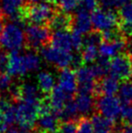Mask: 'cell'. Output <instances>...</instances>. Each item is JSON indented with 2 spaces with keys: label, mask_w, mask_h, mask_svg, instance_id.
<instances>
[{
  "label": "cell",
  "mask_w": 132,
  "mask_h": 133,
  "mask_svg": "<svg viewBox=\"0 0 132 133\" xmlns=\"http://www.w3.org/2000/svg\"><path fill=\"white\" fill-rule=\"evenodd\" d=\"M56 12L57 9L54 8L50 4L41 2L37 4H26L22 8V15L24 19L33 24L40 25H48Z\"/></svg>",
  "instance_id": "1"
},
{
  "label": "cell",
  "mask_w": 132,
  "mask_h": 133,
  "mask_svg": "<svg viewBox=\"0 0 132 133\" xmlns=\"http://www.w3.org/2000/svg\"><path fill=\"white\" fill-rule=\"evenodd\" d=\"M0 43L10 52L19 51L25 43V33L22 31L21 24L13 22L4 26L0 33Z\"/></svg>",
  "instance_id": "2"
},
{
  "label": "cell",
  "mask_w": 132,
  "mask_h": 133,
  "mask_svg": "<svg viewBox=\"0 0 132 133\" xmlns=\"http://www.w3.org/2000/svg\"><path fill=\"white\" fill-rule=\"evenodd\" d=\"M26 46L31 49L43 48L51 41V29L49 26L33 24L26 26L25 28Z\"/></svg>",
  "instance_id": "3"
},
{
  "label": "cell",
  "mask_w": 132,
  "mask_h": 133,
  "mask_svg": "<svg viewBox=\"0 0 132 133\" xmlns=\"http://www.w3.org/2000/svg\"><path fill=\"white\" fill-rule=\"evenodd\" d=\"M39 116V104H29L21 101L16 106V122L24 128H33Z\"/></svg>",
  "instance_id": "4"
},
{
  "label": "cell",
  "mask_w": 132,
  "mask_h": 133,
  "mask_svg": "<svg viewBox=\"0 0 132 133\" xmlns=\"http://www.w3.org/2000/svg\"><path fill=\"white\" fill-rule=\"evenodd\" d=\"M90 17L93 28L100 32L118 26L120 19H117V15L113 12V10L96 8L94 11L91 12Z\"/></svg>",
  "instance_id": "5"
},
{
  "label": "cell",
  "mask_w": 132,
  "mask_h": 133,
  "mask_svg": "<svg viewBox=\"0 0 132 133\" xmlns=\"http://www.w3.org/2000/svg\"><path fill=\"white\" fill-rule=\"evenodd\" d=\"M132 70V55L130 54H121L114 56L110 60L109 71L112 76L117 80L126 81L130 78Z\"/></svg>",
  "instance_id": "6"
},
{
  "label": "cell",
  "mask_w": 132,
  "mask_h": 133,
  "mask_svg": "<svg viewBox=\"0 0 132 133\" xmlns=\"http://www.w3.org/2000/svg\"><path fill=\"white\" fill-rule=\"evenodd\" d=\"M41 55L46 61L54 64L55 66L60 69L66 68L71 65L74 58V56L71 54V52L63 51L60 49L55 48L52 46L48 47L47 45L42 48Z\"/></svg>",
  "instance_id": "7"
},
{
  "label": "cell",
  "mask_w": 132,
  "mask_h": 133,
  "mask_svg": "<svg viewBox=\"0 0 132 133\" xmlns=\"http://www.w3.org/2000/svg\"><path fill=\"white\" fill-rule=\"evenodd\" d=\"M95 105L99 114L106 118L116 119L118 116H121V100L114 95H100Z\"/></svg>",
  "instance_id": "8"
},
{
  "label": "cell",
  "mask_w": 132,
  "mask_h": 133,
  "mask_svg": "<svg viewBox=\"0 0 132 133\" xmlns=\"http://www.w3.org/2000/svg\"><path fill=\"white\" fill-rule=\"evenodd\" d=\"M39 88L37 89L32 84H23L22 85L12 89L11 93L14 100H18L29 104L38 105L40 103L41 98L39 96Z\"/></svg>",
  "instance_id": "9"
},
{
  "label": "cell",
  "mask_w": 132,
  "mask_h": 133,
  "mask_svg": "<svg viewBox=\"0 0 132 133\" xmlns=\"http://www.w3.org/2000/svg\"><path fill=\"white\" fill-rule=\"evenodd\" d=\"M78 81V90L79 92L84 93H94L96 83L95 76L92 71L91 66L82 65L76 71Z\"/></svg>",
  "instance_id": "10"
},
{
  "label": "cell",
  "mask_w": 132,
  "mask_h": 133,
  "mask_svg": "<svg viewBox=\"0 0 132 133\" xmlns=\"http://www.w3.org/2000/svg\"><path fill=\"white\" fill-rule=\"evenodd\" d=\"M26 0H0V12L3 16L9 17L14 22L22 23L24 19L22 10L25 6Z\"/></svg>",
  "instance_id": "11"
},
{
  "label": "cell",
  "mask_w": 132,
  "mask_h": 133,
  "mask_svg": "<svg viewBox=\"0 0 132 133\" xmlns=\"http://www.w3.org/2000/svg\"><path fill=\"white\" fill-rule=\"evenodd\" d=\"M28 72L25 65L24 57L22 55H19L18 52H11L9 55L7 73L14 77H22Z\"/></svg>",
  "instance_id": "12"
},
{
  "label": "cell",
  "mask_w": 132,
  "mask_h": 133,
  "mask_svg": "<svg viewBox=\"0 0 132 133\" xmlns=\"http://www.w3.org/2000/svg\"><path fill=\"white\" fill-rule=\"evenodd\" d=\"M58 87L73 95L78 89V81L76 72L69 68H63L58 75Z\"/></svg>",
  "instance_id": "13"
},
{
  "label": "cell",
  "mask_w": 132,
  "mask_h": 133,
  "mask_svg": "<svg viewBox=\"0 0 132 133\" xmlns=\"http://www.w3.org/2000/svg\"><path fill=\"white\" fill-rule=\"evenodd\" d=\"M59 118L52 111L40 114L37 118V127L41 132H55L58 129Z\"/></svg>",
  "instance_id": "14"
},
{
  "label": "cell",
  "mask_w": 132,
  "mask_h": 133,
  "mask_svg": "<svg viewBox=\"0 0 132 133\" xmlns=\"http://www.w3.org/2000/svg\"><path fill=\"white\" fill-rule=\"evenodd\" d=\"M49 100L52 108V111L57 115L62 110L66 103L69 102L70 100H72V94H69L68 92L64 91L61 88H59L57 85V87H55L54 89L51 90Z\"/></svg>",
  "instance_id": "15"
},
{
  "label": "cell",
  "mask_w": 132,
  "mask_h": 133,
  "mask_svg": "<svg viewBox=\"0 0 132 133\" xmlns=\"http://www.w3.org/2000/svg\"><path fill=\"white\" fill-rule=\"evenodd\" d=\"M118 89H120L118 80L111 75L110 77H104L101 79V81L96 83L94 94L96 96L114 95L115 93L118 91Z\"/></svg>",
  "instance_id": "16"
},
{
  "label": "cell",
  "mask_w": 132,
  "mask_h": 133,
  "mask_svg": "<svg viewBox=\"0 0 132 133\" xmlns=\"http://www.w3.org/2000/svg\"><path fill=\"white\" fill-rule=\"evenodd\" d=\"M50 44L55 48L67 51V52H71L73 50L72 38H71V33H69V30L55 31V33L51 34Z\"/></svg>",
  "instance_id": "17"
},
{
  "label": "cell",
  "mask_w": 132,
  "mask_h": 133,
  "mask_svg": "<svg viewBox=\"0 0 132 133\" xmlns=\"http://www.w3.org/2000/svg\"><path fill=\"white\" fill-rule=\"evenodd\" d=\"M48 26L50 29L56 30H69L73 27V17L69 15V13H65L63 11H59L55 14L51 19V22H49Z\"/></svg>",
  "instance_id": "18"
},
{
  "label": "cell",
  "mask_w": 132,
  "mask_h": 133,
  "mask_svg": "<svg viewBox=\"0 0 132 133\" xmlns=\"http://www.w3.org/2000/svg\"><path fill=\"white\" fill-rule=\"evenodd\" d=\"M125 47H126V40L123 37L113 42H102L99 45L98 51L101 56L110 58L118 55V52H121Z\"/></svg>",
  "instance_id": "19"
},
{
  "label": "cell",
  "mask_w": 132,
  "mask_h": 133,
  "mask_svg": "<svg viewBox=\"0 0 132 133\" xmlns=\"http://www.w3.org/2000/svg\"><path fill=\"white\" fill-rule=\"evenodd\" d=\"M92 27V22L91 17L88 14V10H85L84 8L79 9L77 14L73 17V27L76 28L79 31H81L82 33H88Z\"/></svg>",
  "instance_id": "20"
},
{
  "label": "cell",
  "mask_w": 132,
  "mask_h": 133,
  "mask_svg": "<svg viewBox=\"0 0 132 133\" xmlns=\"http://www.w3.org/2000/svg\"><path fill=\"white\" fill-rule=\"evenodd\" d=\"M94 133H110L114 127L113 119L106 118L102 115H94L91 118Z\"/></svg>",
  "instance_id": "21"
},
{
  "label": "cell",
  "mask_w": 132,
  "mask_h": 133,
  "mask_svg": "<svg viewBox=\"0 0 132 133\" xmlns=\"http://www.w3.org/2000/svg\"><path fill=\"white\" fill-rule=\"evenodd\" d=\"M75 103L77 105L79 113L83 115H87L88 113H90L93 106H94L93 97L90 93L79 92V94L75 99Z\"/></svg>",
  "instance_id": "22"
},
{
  "label": "cell",
  "mask_w": 132,
  "mask_h": 133,
  "mask_svg": "<svg viewBox=\"0 0 132 133\" xmlns=\"http://www.w3.org/2000/svg\"><path fill=\"white\" fill-rule=\"evenodd\" d=\"M37 81H38V88L44 94L51 92V90L55 88V79L50 72L46 71L40 72L37 75Z\"/></svg>",
  "instance_id": "23"
},
{
  "label": "cell",
  "mask_w": 132,
  "mask_h": 133,
  "mask_svg": "<svg viewBox=\"0 0 132 133\" xmlns=\"http://www.w3.org/2000/svg\"><path fill=\"white\" fill-rule=\"evenodd\" d=\"M79 114L77 105L75 103V101L70 100L69 102H67L66 105L63 107V109L57 114L60 119L64 121H76V117Z\"/></svg>",
  "instance_id": "24"
},
{
  "label": "cell",
  "mask_w": 132,
  "mask_h": 133,
  "mask_svg": "<svg viewBox=\"0 0 132 133\" xmlns=\"http://www.w3.org/2000/svg\"><path fill=\"white\" fill-rule=\"evenodd\" d=\"M82 52V59L84 63H91L98 58V49L94 45H84Z\"/></svg>",
  "instance_id": "25"
},
{
  "label": "cell",
  "mask_w": 132,
  "mask_h": 133,
  "mask_svg": "<svg viewBox=\"0 0 132 133\" xmlns=\"http://www.w3.org/2000/svg\"><path fill=\"white\" fill-rule=\"evenodd\" d=\"M118 97L123 104H132V83L124 82L120 85Z\"/></svg>",
  "instance_id": "26"
},
{
  "label": "cell",
  "mask_w": 132,
  "mask_h": 133,
  "mask_svg": "<svg viewBox=\"0 0 132 133\" xmlns=\"http://www.w3.org/2000/svg\"><path fill=\"white\" fill-rule=\"evenodd\" d=\"M25 65L27 67L28 71H36L38 70L41 66V59L37 56V54L34 52H28L25 55H23Z\"/></svg>",
  "instance_id": "27"
},
{
  "label": "cell",
  "mask_w": 132,
  "mask_h": 133,
  "mask_svg": "<svg viewBox=\"0 0 132 133\" xmlns=\"http://www.w3.org/2000/svg\"><path fill=\"white\" fill-rule=\"evenodd\" d=\"M132 0H99V4L103 9L114 10L122 7L124 4L131 2Z\"/></svg>",
  "instance_id": "28"
},
{
  "label": "cell",
  "mask_w": 132,
  "mask_h": 133,
  "mask_svg": "<svg viewBox=\"0 0 132 133\" xmlns=\"http://www.w3.org/2000/svg\"><path fill=\"white\" fill-rule=\"evenodd\" d=\"M77 133H94V128H93L91 121H89L85 117L79 118Z\"/></svg>",
  "instance_id": "29"
},
{
  "label": "cell",
  "mask_w": 132,
  "mask_h": 133,
  "mask_svg": "<svg viewBox=\"0 0 132 133\" xmlns=\"http://www.w3.org/2000/svg\"><path fill=\"white\" fill-rule=\"evenodd\" d=\"M59 133H77L78 132V122L76 121H64L62 123H59Z\"/></svg>",
  "instance_id": "30"
},
{
  "label": "cell",
  "mask_w": 132,
  "mask_h": 133,
  "mask_svg": "<svg viewBox=\"0 0 132 133\" xmlns=\"http://www.w3.org/2000/svg\"><path fill=\"white\" fill-rule=\"evenodd\" d=\"M103 42L102 33L95 30L92 32H88V35L84 39V45H94V46H99Z\"/></svg>",
  "instance_id": "31"
},
{
  "label": "cell",
  "mask_w": 132,
  "mask_h": 133,
  "mask_svg": "<svg viewBox=\"0 0 132 133\" xmlns=\"http://www.w3.org/2000/svg\"><path fill=\"white\" fill-rule=\"evenodd\" d=\"M121 117L124 124H132V104H123L121 106Z\"/></svg>",
  "instance_id": "32"
},
{
  "label": "cell",
  "mask_w": 132,
  "mask_h": 133,
  "mask_svg": "<svg viewBox=\"0 0 132 133\" xmlns=\"http://www.w3.org/2000/svg\"><path fill=\"white\" fill-rule=\"evenodd\" d=\"M82 32L79 31L76 28H72V33H71V38H72V45H73L74 50H81L84 44V40L82 36Z\"/></svg>",
  "instance_id": "33"
},
{
  "label": "cell",
  "mask_w": 132,
  "mask_h": 133,
  "mask_svg": "<svg viewBox=\"0 0 132 133\" xmlns=\"http://www.w3.org/2000/svg\"><path fill=\"white\" fill-rule=\"evenodd\" d=\"M79 0H58V7L65 13L74 11L78 7Z\"/></svg>",
  "instance_id": "34"
},
{
  "label": "cell",
  "mask_w": 132,
  "mask_h": 133,
  "mask_svg": "<svg viewBox=\"0 0 132 133\" xmlns=\"http://www.w3.org/2000/svg\"><path fill=\"white\" fill-rule=\"evenodd\" d=\"M12 85V79L11 75L8 73H0V89L1 90H6L11 88Z\"/></svg>",
  "instance_id": "35"
},
{
  "label": "cell",
  "mask_w": 132,
  "mask_h": 133,
  "mask_svg": "<svg viewBox=\"0 0 132 133\" xmlns=\"http://www.w3.org/2000/svg\"><path fill=\"white\" fill-rule=\"evenodd\" d=\"M82 6L88 11H94L99 3V0H81Z\"/></svg>",
  "instance_id": "36"
},
{
  "label": "cell",
  "mask_w": 132,
  "mask_h": 133,
  "mask_svg": "<svg viewBox=\"0 0 132 133\" xmlns=\"http://www.w3.org/2000/svg\"><path fill=\"white\" fill-rule=\"evenodd\" d=\"M8 62H9V56L4 52H0V73L7 71Z\"/></svg>",
  "instance_id": "37"
},
{
  "label": "cell",
  "mask_w": 132,
  "mask_h": 133,
  "mask_svg": "<svg viewBox=\"0 0 132 133\" xmlns=\"http://www.w3.org/2000/svg\"><path fill=\"white\" fill-rule=\"evenodd\" d=\"M4 16L2 15V13L0 12V33L2 32V30L4 28V19H3Z\"/></svg>",
  "instance_id": "38"
},
{
  "label": "cell",
  "mask_w": 132,
  "mask_h": 133,
  "mask_svg": "<svg viewBox=\"0 0 132 133\" xmlns=\"http://www.w3.org/2000/svg\"><path fill=\"white\" fill-rule=\"evenodd\" d=\"M28 4H37V3H40L42 0H26Z\"/></svg>",
  "instance_id": "39"
},
{
  "label": "cell",
  "mask_w": 132,
  "mask_h": 133,
  "mask_svg": "<svg viewBox=\"0 0 132 133\" xmlns=\"http://www.w3.org/2000/svg\"><path fill=\"white\" fill-rule=\"evenodd\" d=\"M125 133H132V124L127 125V127L125 128Z\"/></svg>",
  "instance_id": "40"
},
{
  "label": "cell",
  "mask_w": 132,
  "mask_h": 133,
  "mask_svg": "<svg viewBox=\"0 0 132 133\" xmlns=\"http://www.w3.org/2000/svg\"><path fill=\"white\" fill-rule=\"evenodd\" d=\"M18 133H33L32 131H30L29 129H24L23 128V130H22V131H18Z\"/></svg>",
  "instance_id": "41"
},
{
  "label": "cell",
  "mask_w": 132,
  "mask_h": 133,
  "mask_svg": "<svg viewBox=\"0 0 132 133\" xmlns=\"http://www.w3.org/2000/svg\"><path fill=\"white\" fill-rule=\"evenodd\" d=\"M49 3H51V4H56V3H58V0H47Z\"/></svg>",
  "instance_id": "42"
},
{
  "label": "cell",
  "mask_w": 132,
  "mask_h": 133,
  "mask_svg": "<svg viewBox=\"0 0 132 133\" xmlns=\"http://www.w3.org/2000/svg\"><path fill=\"white\" fill-rule=\"evenodd\" d=\"M113 133H125V132H122V131H117V132H113Z\"/></svg>",
  "instance_id": "43"
},
{
  "label": "cell",
  "mask_w": 132,
  "mask_h": 133,
  "mask_svg": "<svg viewBox=\"0 0 132 133\" xmlns=\"http://www.w3.org/2000/svg\"><path fill=\"white\" fill-rule=\"evenodd\" d=\"M39 133H55V132H41V131H39Z\"/></svg>",
  "instance_id": "44"
},
{
  "label": "cell",
  "mask_w": 132,
  "mask_h": 133,
  "mask_svg": "<svg viewBox=\"0 0 132 133\" xmlns=\"http://www.w3.org/2000/svg\"><path fill=\"white\" fill-rule=\"evenodd\" d=\"M0 92H1V89H0Z\"/></svg>",
  "instance_id": "45"
},
{
  "label": "cell",
  "mask_w": 132,
  "mask_h": 133,
  "mask_svg": "<svg viewBox=\"0 0 132 133\" xmlns=\"http://www.w3.org/2000/svg\"><path fill=\"white\" fill-rule=\"evenodd\" d=\"M0 46H1V43H0Z\"/></svg>",
  "instance_id": "46"
},
{
  "label": "cell",
  "mask_w": 132,
  "mask_h": 133,
  "mask_svg": "<svg viewBox=\"0 0 132 133\" xmlns=\"http://www.w3.org/2000/svg\"><path fill=\"white\" fill-rule=\"evenodd\" d=\"M80 1H81V0H80Z\"/></svg>",
  "instance_id": "47"
}]
</instances>
